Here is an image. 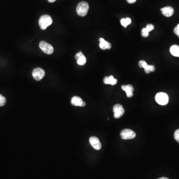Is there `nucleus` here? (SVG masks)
Wrapping results in <instances>:
<instances>
[{"label":"nucleus","instance_id":"f257e3e1","mask_svg":"<svg viewBox=\"0 0 179 179\" xmlns=\"http://www.w3.org/2000/svg\"><path fill=\"white\" fill-rule=\"evenodd\" d=\"M89 6L86 2H81L78 4L76 8L77 13L81 17H85L88 12Z\"/></svg>","mask_w":179,"mask_h":179},{"label":"nucleus","instance_id":"393cba45","mask_svg":"<svg viewBox=\"0 0 179 179\" xmlns=\"http://www.w3.org/2000/svg\"><path fill=\"white\" fill-rule=\"evenodd\" d=\"M126 1L129 4H133V3H135L136 1V0H126Z\"/></svg>","mask_w":179,"mask_h":179},{"label":"nucleus","instance_id":"4be33fe9","mask_svg":"<svg viewBox=\"0 0 179 179\" xmlns=\"http://www.w3.org/2000/svg\"><path fill=\"white\" fill-rule=\"evenodd\" d=\"M146 29L149 32H150V31H152V30H154V26L152 24H148V25H147Z\"/></svg>","mask_w":179,"mask_h":179},{"label":"nucleus","instance_id":"f3484780","mask_svg":"<svg viewBox=\"0 0 179 179\" xmlns=\"http://www.w3.org/2000/svg\"><path fill=\"white\" fill-rule=\"evenodd\" d=\"M86 63V58L84 55L77 60V63H78V65H80V66L85 65Z\"/></svg>","mask_w":179,"mask_h":179},{"label":"nucleus","instance_id":"39448f33","mask_svg":"<svg viewBox=\"0 0 179 179\" xmlns=\"http://www.w3.org/2000/svg\"><path fill=\"white\" fill-rule=\"evenodd\" d=\"M121 138L125 140L133 139L136 136V133L132 130L125 129L121 131Z\"/></svg>","mask_w":179,"mask_h":179},{"label":"nucleus","instance_id":"bb28decb","mask_svg":"<svg viewBox=\"0 0 179 179\" xmlns=\"http://www.w3.org/2000/svg\"><path fill=\"white\" fill-rule=\"evenodd\" d=\"M85 105H86V103L85 101H83L82 105H81V107H83V106H85Z\"/></svg>","mask_w":179,"mask_h":179},{"label":"nucleus","instance_id":"7ed1b4c3","mask_svg":"<svg viewBox=\"0 0 179 179\" xmlns=\"http://www.w3.org/2000/svg\"><path fill=\"white\" fill-rule=\"evenodd\" d=\"M155 100L156 102L160 105H165L168 103L169 97L165 93H159L155 96Z\"/></svg>","mask_w":179,"mask_h":179},{"label":"nucleus","instance_id":"4468645a","mask_svg":"<svg viewBox=\"0 0 179 179\" xmlns=\"http://www.w3.org/2000/svg\"><path fill=\"white\" fill-rule=\"evenodd\" d=\"M170 52L172 55L179 57V46L173 45L170 48Z\"/></svg>","mask_w":179,"mask_h":179},{"label":"nucleus","instance_id":"aec40b11","mask_svg":"<svg viewBox=\"0 0 179 179\" xmlns=\"http://www.w3.org/2000/svg\"><path fill=\"white\" fill-rule=\"evenodd\" d=\"M147 65H148V64H147L145 61H144V60H141V61H139V63H138V65H139V67L143 68L144 69L147 66Z\"/></svg>","mask_w":179,"mask_h":179},{"label":"nucleus","instance_id":"9b49d317","mask_svg":"<svg viewBox=\"0 0 179 179\" xmlns=\"http://www.w3.org/2000/svg\"><path fill=\"white\" fill-rule=\"evenodd\" d=\"M100 43V48H101V50H105L106 49L108 50H110V48H112V45L109 42L105 41L103 38H100L99 39Z\"/></svg>","mask_w":179,"mask_h":179},{"label":"nucleus","instance_id":"a878e982","mask_svg":"<svg viewBox=\"0 0 179 179\" xmlns=\"http://www.w3.org/2000/svg\"><path fill=\"white\" fill-rule=\"evenodd\" d=\"M48 1L50 3H54V2L56 1V0H48Z\"/></svg>","mask_w":179,"mask_h":179},{"label":"nucleus","instance_id":"6e6552de","mask_svg":"<svg viewBox=\"0 0 179 179\" xmlns=\"http://www.w3.org/2000/svg\"><path fill=\"white\" fill-rule=\"evenodd\" d=\"M90 143L94 149L99 150L101 149V144L98 138L96 136H92L89 139Z\"/></svg>","mask_w":179,"mask_h":179},{"label":"nucleus","instance_id":"b1692460","mask_svg":"<svg viewBox=\"0 0 179 179\" xmlns=\"http://www.w3.org/2000/svg\"><path fill=\"white\" fill-rule=\"evenodd\" d=\"M83 55V54L82 53V52L80 51L79 52H78V53H77L75 55V59H76L78 60V59L80 57H81V56Z\"/></svg>","mask_w":179,"mask_h":179},{"label":"nucleus","instance_id":"20e7f679","mask_svg":"<svg viewBox=\"0 0 179 179\" xmlns=\"http://www.w3.org/2000/svg\"><path fill=\"white\" fill-rule=\"evenodd\" d=\"M39 46L42 50L47 54H51L54 51L53 46L46 42H44V41L40 42Z\"/></svg>","mask_w":179,"mask_h":179},{"label":"nucleus","instance_id":"423d86ee","mask_svg":"<svg viewBox=\"0 0 179 179\" xmlns=\"http://www.w3.org/2000/svg\"><path fill=\"white\" fill-rule=\"evenodd\" d=\"M113 112L114 113V117L119 118L123 116L125 113V109L123 106L120 104H116L113 108Z\"/></svg>","mask_w":179,"mask_h":179},{"label":"nucleus","instance_id":"ddd939ff","mask_svg":"<svg viewBox=\"0 0 179 179\" xmlns=\"http://www.w3.org/2000/svg\"><path fill=\"white\" fill-rule=\"evenodd\" d=\"M83 102V100L79 97L74 96L71 99L72 105L74 106L81 107Z\"/></svg>","mask_w":179,"mask_h":179},{"label":"nucleus","instance_id":"c85d7f7f","mask_svg":"<svg viewBox=\"0 0 179 179\" xmlns=\"http://www.w3.org/2000/svg\"><path fill=\"white\" fill-rule=\"evenodd\" d=\"M178 38H179V35H178Z\"/></svg>","mask_w":179,"mask_h":179},{"label":"nucleus","instance_id":"9d476101","mask_svg":"<svg viewBox=\"0 0 179 179\" xmlns=\"http://www.w3.org/2000/svg\"><path fill=\"white\" fill-rule=\"evenodd\" d=\"M161 11L164 16L166 17H171L174 13V9L171 7H166L161 9Z\"/></svg>","mask_w":179,"mask_h":179},{"label":"nucleus","instance_id":"412c9836","mask_svg":"<svg viewBox=\"0 0 179 179\" xmlns=\"http://www.w3.org/2000/svg\"><path fill=\"white\" fill-rule=\"evenodd\" d=\"M174 138L179 143V129L176 130L174 133Z\"/></svg>","mask_w":179,"mask_h":179},{"label":"nucleus","instance_id":"f8f14e48","mask_svg":"<svg viewBox=\"0 0 179 179\" xmlns=\"http://www.w3.org/2000/svg\"><path fill=\"white\" fill-rule=\"evenodd\" d=\"M104 82L105 84L114 85L117 84V80L116 79H114L113 76L111 75L109 77H105L104 79Z\"/></svg>","mask_w":179,"mask_h":179},{"label":"nucleus","instance_id":"0eeeda50","mask_svg":"<svg viewBox=\"0 0 179 179\" xmlns=\"http://www.w3.org/2000/svg\"><path fill=\"white\" fill-rule=\"evenodd\" d=\"M45 74V71L40 68H36L33 70V76L35 80L40 81L42 79Z\"/></svg>","mask_w":179,"mask_h":179},{"label":"nucleus","instance_id":"1a4fd4ad","mask_svg":"<svg viewBox=\"0 0 179 179\" xmlns=\"http://www.w3.org/2000/svg\"><path fill=\"white\" fill-rule=\"evenodd\" d=\"M121 89L122 90L125 91L126 92V96L128 97H131L133 96V92L134 91V88L133 85H122L121 86Z\"/></svg>","mask_w":179,"mask_h":179},{"label":"nucleus","instance_id":"f03ea898","mask_svg":"<svg viewBox=\"0 0 179 179\" xmlns=\"http://www.w3.org/2000/svg\"><path fill=\"white\" fill-rule=\"evenodd\" d=\"M52 23V19L49 15L46 14L40 17L39 20V25L41 29L45 30Z\"/></svg>","mask_w":179,"mask_h":179},{"label":"nucleus","instance_id":"2eb2a0df","mask_svg":"<svg viewBox=\"0 0 179 179\" xmlns=\"http://www.w3.org/2000/svg\"><path fill=\"white\" fill-rule=\"evenodd\" d=\"M121 24L122 26L126 27L128 25H130L131 22V19L129 18H122L121 21Z\"/></svg>","mask_w":179,"mask_h":179},{"label":"nucleus","instance_id":"5701e85b","mask_svg":"<svg viewBox=\"0 0 179 179\" xmlns=\"http://www.w3.org/2000/svg\"><path fill=\"white\" fill-rule=\"evenodd\" d=\"M174 33L176 34L177 36L179 35V23L177 25L176 27H175L174 30Z\"/></svg>","mask_w":179,"mask_h":179},{"label":"nucleus","instance_id":"cd10ccee","mask_svg":"<svg viewBox=\"0 0 179 179\" xmlns=\"http://www.w3.org/2000/svg\"><path fill=\"white\" fill-rule=\"evenodd\" d=\"M169 179L168 178H166V177H162V178H159V179Z\"/></svg>","mask_w":179,"mask_h":179},{"label":"nucleus","instance_id":"6ab92c4d","mask_svg":"<svg viewBox=\"0 0 179 179\" xmlns=\"http://www.w3.org/2000/svg\"><path fill=\"white\" fill-rule=\"evenodd\" d=\"M149 31L146 28H143L141 30V35L144 38H147L149 35Z\"/></svg>","mask_w":179,"mask_h":179},{"label":"nucleus","instance_id":"dca6fc26","mask_svg":"<svg viewBox=\"0 0 179 179\" xmlns=\"http://www.w3.org/2000/svg\"><path fill=\"white\" fill-rule=\"evenodd\" d=\"M155 70V67L153 65H147V66L144 68L145 72L147 74H149L151 72H154Z\"/></svg>","mask_w":179,"mask_h":179},{"label":"nucleus","instance_id":"a211bd4d","mask_svg":"<svg viewBox=\"0 0 179 179\" xmlns=\"http://www.w3.org/2000/svg\"><path fill=\"white\" fill-rule=\"evenodd\" d=\"M6 103V99L2 95L0 94V106H3L5 105Z\"/></svg>","mask_w":179,"mask_h":179}]
</instances>
